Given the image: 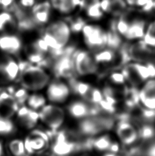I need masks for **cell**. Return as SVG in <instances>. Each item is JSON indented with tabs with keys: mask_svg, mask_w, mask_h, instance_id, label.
<instances>
[{
	"mask_svg": "<svg viewBox=\"0 0 155 156\" xmlns=\"http://www.w3.org/2000/svg\"><path fill=\"white\" fill-rule=\"evenodd\" d=\"M72 31L68 22L63 20L53 21L45 29L43 39L49 49L61 51L70 41Z\"/></svg>",
	"mask_w": 155,
	"mask_h": 156,
	"instance_id": "1",
	"label": "cell"
},
{
	"mask_svg": "<svg viewBox=\"0 0 155 156\" xmlns=\"http://www.w3.org/2000/svg\"><path fill=\"white\" fill-rule=\"evenodd\" d=\"M124 78L132 87H140L146 81L155 77V65L152 62H130L122 69Z\"/></svg>",
	"mask_w": 155,
	"mask_h": 156,
	"instance_id": "2",
	"label": "cell"
},
{
	"mask_svg": "<svg viewBox=\"0 0 155 156\" xmlns=\"http://www.w3.org/2000/svg\"><path fill=\"white\" fill-rule=\"evenodd\" d=\"M19 79L22 87L32 93L44 90L51 82V76L47 71L36 65L25 69L19 76Z\"/></svg>",
	"mask_w": 155,
	"mask_h": 156,
	"instance_id": "3",
	"label": "cell"
},
{
	"mask_svg": "<svg viewBox=\"0 0 155 156\" xmlns=\"http://www.w3.org/2000/svg\"><path fill=\"white\" fill-rule=\"evenodd\" d=\"M114 127L115 121L112 117L99 114L88 116L79 122V132L87 137L94 138L106 133Z\"/></svg>",
	"mask_w": 155,
	"mask_h": 156,
	"instance_id": "4",
	"label": "cell"
},
{
	"mask_svg": "<svg viewBox=\"0 0 155 156\" xmlns=\"http://www.w3.org/2000/svg\"><path fill=\"white\" fill-rule=\"evenodd\" d=\"M38 113L40 122L53 132L59 131L65 122L66 112L60 105L46 104Z\"/></svg>",
	"mask_w": 155,
	"mask_h": 156,
	"instance_id": "5",
	"label": "cell"
},
{
	"mask_svg": "<svg viewBox=\"0 0 155 156\" xmlns=\"http://www.w3.org/2000/svg\"><path fill=\"white\" fill-rule=\"evenodd\" d=\"M73 62L75 74L80 77L93 76L97 73L99 69L94 54L88 50H77L74 51Z\"/></svg>",
	"mask_w": 155,
	"mask_h": 156,
	"instance_id": "6",
	"label": "cell"
},
{
	"mask_svg": "<svg viewBox=\"0 0 155 156\" xmlns=\"http://www.w3.org/2000/svg\"><path fill=\"white\" fill-rule=\"evenodd\" d=\"M81 34L84 43L88 49L95 52L107 47V31L96 24H85Z\"/></svg>",
	"mask_w": 155,
	"mask_h": 156,
	"instance_id": "7",
	"label": "cell"
},
{
	"mask_svg": "<svg viewBox=\"0 0 155 156\" xmlns=\"http://www.w3.org/2000/svg\"><path fill=\"white\" fill-rule=\"evenodd\" d=\"M77 148V143L69 133L64 131L54 132V139L51 149L55 156H68Z\"/></svg>",
	"mask_w": 155,
	"mask_h": 156,
	"instance_id": "8",
	"label": "cell"
},
{
	"mask_svg": "<svg viewBox=\"0 0 155 156\" xmlns=\"http://www.w3.org/2000/svg\"><path fill=\"white\" fill-rule=\"evenodd\" d=\"M70 86L62 80L50 82L46 86V98L50 104L60 105L67 101L71 95Z\"/></svg>",
	"mask_w": 155,
	"mask_h": 156,
	"instance_id": "9",
	"label": "cell"
},
{
	"mask_svg": "<svg viewBox=\"0 0 155 156\" xmlns=\"http://www.w3.org/2000/svg\"><path fill=\"white\" fill-rule=\"evenodd\" d=\"M49 140L48 133L40 129H32L24 140L27 154L34 155L43 152L49 146Z\"/></svg>",
	"mask_w": 155,
	"mask_h": 156,
	"instance_id": "10",
	"label": "cell"
},
{
	"mask_svg": "<svg viewBox=\"0 0 155 156\" xmlns=\"http://www.w3.org/2000/svg\"><path fill=\"white\" fill-rule=\"evenodd\" d=\"M130 61L137 62H151L155 56L154 49L148 47L142 40L135 41L129 45H125Z\"/></svg>",
	"mask_w": 155,
	"mask_h": 156,
	"instance_id": "11",
	"label": "cell"
},
{
	"mask_svg": "<svg viewBox=\"0 0 155 156\" xmlns=\"http://www.w3.org/2000/svg\"><path fill=\"white\" fill-rule=\"evenodd\" d=\"M118 141L125 146H131L139 139L137 127L128 121H120L115 125Z\"/></svg>",
	"mask_w": 155,
	"mask_h": 156,
	"instance_id": "12",
	"label": "cell"
},
{
	"mask_svg": "<svg viewBox=\"0 0 155 156\" xmlns=\"http://www.w3.org/2000/svg\"><path fill=\"white\" fill-rule=\"evenodd\" d=\"M74 50H69L57 60L54 65V73L59 78L70 80L75 74L73 62Z\"/></svg>",
	"mask_w": 155,
	"mask_h": 156,
	"instance_id": "13",
	"label": "cell"
},
{
	"mask_svg": "<svg viewBox=\"0 0 155 156\" xmlns=\"http://www.w3.org/2000/svg\"><path fill=\"white\" fill-rule=\"evenodd\" d=\"M138 97L141 106L155 112V77L147 80L140 86Z\"/></svg>",
	"mask_w": 155,
	"mask_h": 156,
	"instance_id": "14",
	"label": "cell"
},
{
	"mask_svg": "<svg viewBox=\"0 0 155 156\" xmlns=\"http://www.w3.org/2000/svg\"><path fill=\"white\" fill-rule=\"evenodd\" d=\"M16 121L19 127L26 130H32L40 122L39 113L24 105L20 106L16 112Z\"/></svg>",
	"mask_w": 155,
	"mask_h": 156,
	"instance_id": "15",
	"label": "cell"
},
{
	"mask_svg": "<svg viewBox=\"0 0 155 156\" xmlns=\"http://www.w3.org/2000/svg\"><path fill=\"white\" fill-rule=\"evenodd\" d=\"M95 105L84 100H75L68 104L67 112L73 118L80 121L91 115H98L95 112Z\"/></svg>",
	"mask_w": 155,
	"mask_h": 156,
	"instance_id": "16",
	"label": "cell"
},
{
	"mask_svg": "<svg viewBox=\"0 0 155 156\" xmlns=\"http://www.w3.org/2000/svg\"><path fill=\"white\" fill-rule=\"evenodd\" d=\"M19 107L9 92H0V119H12L15 116Z\"/></svg>",
	"mask_w": 155,
	"mask_h": 156,
	"instance_id": "17",
	"label": "cell"
},
{
	"mask_svg": "<svg viewBox=\"0 0 155 156\" xmlns=\"http://www.w3.org/2000/svg\"><path fill=\"white\" fill-rule=\"evenodd\" d=\"M92 145L96 150L103 152L105 154L106 153L117 154L120 148L118 142L113 140L112 137L107 133L94 137Z\"/></svg>",
	"mask_w": 155,
	"mask_h": 156,
	"instance_id": "18",
	"label": "cell"
},
{
	"mask_svg": "<svg viewBox=\"0 0 155 156\" xmlns=\"http://www.w3.org/2000/svg\"><path fill=\"white\" fill-rule=\"evenodd\" d=\"M146 27L147 26L143 19H133L130 21L128 30L124 35V38L132 42L142 40L144 37Z\"/></svg>",
	"mask_w": 155,
	"mask_h": 156,
	"instance_id": "19",
	"label": "cell"
},
{
	"mask_svg": "<svg viewBox=\"0 0 155 156\" xmlns=\"http://www.w3.org/2000/svg\"><path fill=\"white\" fill-rule=\"evenodd\" d=\"M101 8L105 14L120 16L128 8L125 0H101Z\"/></svg>",
	"mask_w": 155,
	"mask_h": 156,
	"instance_id": "20",
	"label": "cell"
},
{
	"mask_svg": "<svg viewBox=\"0 0 155 156\" xmlns=\"http://www.w3.org/2000/svg\"><path fill=\"white\" fill-rule=\"evenodd\" d=\"M22 48L21 39L15 35L6 34L0 37V49L6 54H15Z\"/></svg>",
	"mask_w": 155,
	"mask_h": 156,
	"instance_id": "21",
	"label": "cell"
},
{
	"mask_svg": "<svg viewBox=\"0 0 155 156\" xmlns=\"http://www.w3.org/2000/svg\"><path fill=\"white\" fill-rule=\"evenodd\" d=\"M0 71L7 81L14 82L20 76V67L16 60L8 59L3 64Z\"/></svg>",
	"mask_w": 155,
	"mask_h": 156,
	"instance_id": "22",
	"label": "cell"
},
{
	"mask_svg": "<svg viewBox=\"0 0 155 156\" xmlns=\"http://www.w3.org/2000/svg\"><path fill=\"white\" fill-rule=\"evenodd\" d=\"M122 37L118 34L112 25L110 29L107 31V48L118 51L123 45Z\"/></svg>",
	"mask_w": 155,
	"mask_h": 156,
	"instance_id": "23",
	"label": "cell"
},
{
	"mask_svg": "<svg viewBox=\"0 0 155 156\" xmlns=\"http://www.w3.org/2000/svg\"><path fill=\"white\" fill-rule=\"evenodd\" d=\"M94 56L98 66L100 65H109L117 59V53L116 51L106 47L101 51L95 52Z\"/></svg>",
	"mask_w": 155,
	"mask_h": 156,
	"instance_id": "24",
	"label": "cell"
},
{
	"mask_svg": "<svg viewBox=\"0 0 155 156\" xmlns=\"http://www.w3.org/2000/svg\"><path fill=\"white\" fill-rule=\"evenodd\" d=\"M51 12V7L49 4H40L34 8L33 15L34 20L38 23H46L49 19Z\"/></svg>",
	"mask_w": 155,
	"mask_h": 156,
	"instance_id": "25",
	"label": "cell"
},
{
	"mask_svg": "<svg viewBox=\"0 0 155 156\" xmlns=\"http://www.w3.org/2000/svg\"><path fill=\"white\" fill-rule=\"evenodd\" d=\"M46 102H47V99H46L45 95L40 93V92H38V93H32L29 94L26 105L31 108L32 110L38 112L41 108H43L47 104Z\"/></svg>",
	"mask_w": 155,
	"mask_h": 156,
	"instance_id": "26",
	"label": "cell"
},
{
	"mask_svg": "<svg viewBox=\"0 0 155 156\" xmlns=\"http://www.w3.org/2000/svg\"><path fill=\"white\" fill-rule=\"evenodd\" d=\"M80 0H56L55 7L63 15H69L79 7Z\"/></svg>",
	"mask_w": 155,
	"mask_h": 156,
	"instance_id": "27",
	"label": "cell"
},
{
	"mask_svg": "<svg viewBox=\"0 0 155 156\" xmlns=\"http://www.w3.org/2000/svg\"><path fill=\"white\" fill-rule=\"evenodd\" d=\"M8 149L11 156H26L27 154L24 140L19 138L11 140L8 143Z\"/></svg>",
	"mask_w": 155,
	"mask_h": 156,
	"instance_id": "28",
	"label": "cell"
},
{
	"mask_svg": "<svg viewBox=\"0 0 155 156\" xmlns=\"http://www.w3.org/2000/svg\"><path fill=\"white\" fill-rule=\"evenodd\" d=\"M139 139L141 138L144 141H150L155 137V126L151 124H142L141 127H137Z\"/></svg>",
	"mask_w": 155,
	"mask_h": 156,
	"instance_id": "29",
	"label": "cell"
},
{
	"mask_svg": "<svg viewBox=\"0 0 155 156\" xmlns=\"http://www.w3.org/2000/svg\"><path fill=\"white\" fill-rule=\"evenodd\" d=\"M8 92L13 96L19 106H22L26 104L27 100L29 95V92L22 86L16 90H13L12 91L10 90Z\"/></svg>",
	"mask_w": 155,
	"mask_h": 156,
	"instance_id": "30",
	"label": "cell"
},
{
	"mask_svg": "<svg viewBox=\"0 0 155 156\" xmlns=\"http://www.w3.org/2000/svg\"><path fill=\"white\" fill-rule=\"evenodd\" d=\"M142 41L150 48L155 49V24L154 22L147 26Z\"/></svg>",
	"mask_w": 155,
	"mask_h": 156,
	"instance_id": "31",
	"label": "cell"
},
{
	"mask_svg": "<svg viewBox=\"0 0 155 156\" xmlns=\"http://www.w3.org/2000/svg\"><path fill=\"white\" fill-rule=\"evenodd\" d=\"M84 12L88 19L93 21L101 20L105 15L103 11L101 9L100 4L94 5Z\"/></svg>",
	"mask_w": 155,
	"mask_h": 156,
	"instance_id": "32",
	"label": "cell"
},
{
	"mask_svg": "<svg viewBox=\"0 0 155 156\" xmlns=\"http://www.w3.org/2000/svg\"><path fill=\"white\" fill-rule=\"evenodd\" d=\"M15 131V124L12 120L0 119V136H10Z\"/></svg>",
	"mask_w": 155,
	"mask_h": 156,
	"instance_id": "33",
	"label": "cell"
},
{
	"mask_svg": "<svg viewBox=\"0 0 155 156\" xmlns=\"http://www.w3.org/2000/svg\"><path fill=\"white\" fill-rule=\"evenodd\" d=\"M109 80L111 83L117 86H124L126 83V81L122 71H115L111 73Z\"/></svg>",
	"mask_w": 155,
	"mask_h": 156,
	"instance_id": "34",
	"label": "cell"
},
{
	"mask_svg": "<svg viewBox=\"0 0 155 156\" xmlns=\"http://www.w3.org/2000/svg\"><path fill=\"white\" fill-rule=\"evenodd\" d=\"M12 22V16L9 12H2L0 13V32L4 31Z\"/></svg>",
	"mask_w": 155,
	"mask_h": 156,
	"instance_id": "35",
	"label": "cell"
},
{
	"mask_svg": "<svg viewBox=\"0 0 155 156\" xmlns=\"http://www.w3.org/2000/svg\"><path fill=\"white\" fill-rule=\"evenodd\" d=\"M85 20L81 17H77L76 19H74L73 21H71V23L69 24V26L71 27L72 32H81L83 28L85 26Z\"/></svg>",
	"mask_w": 155,
	"mask_h": 156,
	"instance_id": "36",
	"label": "cell"
},
{
	"mask_svg": "<svg viewBox=\"0 0 155 156\" xmlns=\"http://www.w3.org/2000/svg\"><path fill=\"white\" fill-rule=\"evenodd\" d=\"M149 0H125L128 7L137 8L142 10V8L147 4Z\"/></svg>",
	"mask_w": 155,
	"mask_h": 156,
	"instance_id": "37",
	"label": "cell"
},
{
	"mask_svg": "<svg viewBox=\"0 0 155 156\" xmlns=\"http://www.w3.org/2000/svg\"><path fill=\"white\" fill-rule=\"evenodd\" d=\"M100 2L101 0H80L79 8L80 10L85 11L94 5L100 4Z\"/></svg>",
	"mask_w": 155,
	"mask_h": 156,
	"instance_id": "38",
	"label": "cell"
},
{
	"mask_svg": "<svg viewBox=\"0 0 155 156\" xmlns=\"http://www.w3.org/2000/svg\"><path fill=\"white\" fill-rule=\"evenodd\" d=\"M144 156H155V140L148 142V145L145 147L143 151Z\"/></svg>",
	"mask_w": 155,
	"mask_h": 156,
	"instance_id": "39",
	"label": "cell"
},
{
	"mask_svg": "<svg viewBox=\"0 0 155 156\" xmlns=\"http://www.w3.org/2000/svg\"><path fill=\"white\" fill-rule=\"evenodd\" d=\"M21 4L26 8H31L35 5L36 0H20Z\"/></svg>",
	"mask_w": 155,
	"mask_h": 156,
	"instance_id": "40",
	"label": "cell"
},
{
	"mask_svg": "<svg viewBox=\"0 0 155 156\" xmlns=\"http://www.w3.org/2000/svg\"><path fill=\"white\" fill-rule=\"evenodd\" d=\"M13 0H0V4H1L3 6L7 7L12 4Z\"/></svg>",
	"mask_w": 155,
	"mask_h": 156,
	"instance_id": "41",
	"label": "cell"
},
{
	"mask_svg": "<svg viewBox=\"0 0 155 156\" xmlns=\"http://www.w3.org/2000/svg\"><path fill=\"white\" fill-rule=\"evenodd\" d=\"M4 154V147L2 142L0 140V156H3Z\"/></svg>",
	"mask_w": 155,
	"mask_h": 156,
	"instance_id": "42",
	"label": "cell"
},
{
	"mask_svg": "<svg viewBox=\"0 0 155 156\" xmlns=\"http://www.w3.org/2000/svg\"><path fill=\"white\" fill-rule=\"evenodd\" d=\"M103 156H119L117 154H113V153H106Z\"/></svg>",
	"mask_w": 155,
	"mask_h": 156,
	"instance_id": "43",
	"label": "cell"
},
{
	"mask_svg": "<svg viewBox=\"0 0 155 156\" xmlns=\"http://www.w3.org/2000/svg\"><path fill=\"white\" fill-rule=\"evenodd\" d=\"M80 156H88V155H80Z\"/></svg>",
	"mask_w": 155,
	"mask_h": 156,
	"instance_id": "44",
	"label": "cell"
},
{
	"mask_svg": "<svg viewBox=\"0 0 155 156\" xmlns=\"http://www.w3.org/2000/svg\"><path fill=\"white\" fill-rule=\"evenodd\" d=\"M154 24H155V21H154Z\"/></svg>",
	"mask_w": 155,
	"mask_h": 156,
	"instance_id": "45",
	"label": "cell"
},
{
	"mask_svg": "<svg viewBox=\"0 0 155 156\" xmlns=\"http://www.w3.org/2000/svg\"><path fill=\"white\" fill-rule=\"evenodd\" d=\"M154 121H155V119H154ZM154 126H155V125H154Z\"/></svg>",
	"mask_w": 155,
	"mask_h": 156,
	"instance_id": "46",
	"label": "cell"
}]
</instances>
